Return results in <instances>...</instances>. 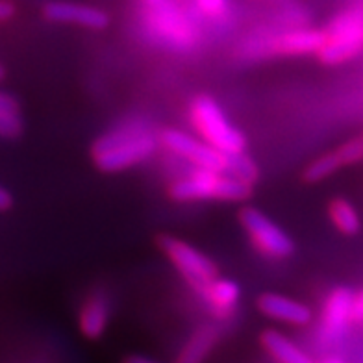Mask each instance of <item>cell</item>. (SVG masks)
<instances>
[{"label":"cell","mask_w":363,"mask_h":363,"mask_svg":"<svg viewBox=\"0 0 363 363\" xmlns=\"http://www.w3.org/2000/svg\"><path fill=\"white\" fill-rule=\"evenodd\" d=\"M160 134L145 119H128L91 145V160L101 172H123L148 162L160 148Z\"/></svg>","instance_id":"1"},{"label":"cell","mask_w":363,"mask_h":363,"mask_svg":"<svg viewBox=\"0 0 363 363\" xmlns=\"http://www.w3.org/2000/svg\"><path fill=\"white\" fill-rule=\"evenodd\" d=\"M160 143L171 154L191 163L193 167L226 172L249 184H256L259 178L258 165L247 154H226L202 141L199 135L195 138L178 128H165L160 132Z\"/></svg>","instance_id":"2"},{"label":"cell","mask_w":363,"mask_h":363,"mask_svg":"<svg viewBox=\"0 0 363 363\" xmlns=\"http://www.w3.org/2000/svg\"><path fill=\"white\" fill-rule=\"evenodd\" d=\"M254 193V184L230 177L226 172L193 167L186 177L177 178L167 187L172 202H243Z\"/></svg>","instance_id":"3"},{"label":"cell","mask_w":363,"mask_h":363,"mask_svg":"<svg viewBox=\"0 0 363 363\" xmlns=\"http://www.w3.org/2000/svg\"><path fill=\"white\" fill-rule=\"evenodd\" d=\"M187 119L196 135L226 154L247 152V138L226 119L225 110L210 95H196L187 106Z\"/></svg>","instance_id":"4"},{"label":"cell","mask_w":363,"mask_h":363,"mask_svg":"<svg viewBox=\"0 0 363 363\" xmlns=\"http://www.w3.org/2000/svg\"><path fill=\"white\" fill-rule=\"evenodd\" d=\"M363 52V8H350L335 15L323 30L317 60L325 65H341Z\"/></svg>","instance_id":"5"},{"label":"cell","mask_w":363,"mask_h":363,"mask_svg":"<svg viewBox=\"0 0 363 363\" xmlns=\"http://www.w3.org/2000/svg\"><path fill=\"white\" fill-rule=\"evenodd\" d=\"M158 247L193 291L201 293L213 278L219 277V267L216 262L184 239L174 235H160Z\"/></svg>","instance_id":"6"},{"label":"cell","mask_w":363,"mask_h":363,"mask_svg":"<svg viewBox=\"0 0 363 363\" xmlns=\"http://www.w3.org/2000/svg\"><path fill=\"white\" fill-rule=\"evenodd\" d=\"M239 225L245 230L252 249L265 258L286 259L295 252V243L286 230L254 206L241 208Z\"/></svg>","instance_id":"7"},{"label":"cell","mask_w":363,"mask_h":363,"mask_svg":"<svg viewBox=\"0 0 363 363\" xmlns=\"http://www.w3.org/2000/svg\"><path fill=\"white\" fill-rule=\"evenodd\" d=\"M247 45V57L315 56L323 45V30L293 28L267 39H250Z\"/></svg>","instance_id":"8"},{"label":"cell","mask_w":363,"mask_h":363,"mask_svg":"<svg viewBox=\"0 0 363 363\" xmlns=\"http://www.w3.org/2000/svg\"><path fill=\"white\" fill-rule=\"evenodd\" d=\"M148 26L158 35L163 45L178 50H187L199 41V30L182 13L178 8L162 0L158 4L148 6Z\"/></svg>","instance_id":"9"},{"label":"cell","mask_w":363,"mask_h":363,"mask_svg":"<svg viewBox=\"0 0 363 363\" xmlns=\"http://www.w3.org/2000/svg\"><path fill=\"white\" fill-rule=\"evenodd\" d=\"M354 304H356V295L349 287H334L326 295L320 311V340L325 343H334L340 340L347 326L354 320Z\"/></svg>","instance_id":"10"},{"label":"cell","mask_w":363,"mask_h":363,"mask_svg":"<svg viewBox=\"0 0 363 363\" xmlns=\"http://www.w3.org/2000/svg\"><path fill=\"white\" fill-rule=\"evenodd\" d=\"M45 19L52 23L74 24L80 28L101 32L110 26V15L96 6L80 4V2H67V0H52L43 6Z\"/></svg>","instance_id":"11"},{"label":"cell","mask_w":363,"mask_h":363,"mask_svg":"<svg viewBox=\"0 0 363 363\" xmlns=\"http://www.w3.org/2000/svg\"><path fill=\"white\" fill-rule=\"evenodd\" d=\"M259 313L269 319L287 323V325L306 326L313 319V311L304 302L295 301L291 296L280 295V293H262L256 301Z\"/></svg>","instance_id":"12"},{"label":"cell","mask_w":363,"mask_h":363,"mask_svg":"<svg viewBox=\"0 0 363 363\" xmlns=\"http://www.w3.org/2000/svg\"><path fill=\"white\" fill-rule=\"evenodd\" d=\"M111 315V302L106 291H95L87 296L78 313V328L86 340H101L108 330Z\"/></svg>","instance_id":"13"},{"label":"cell","mask_w":363,"mask_h":363,"mask_svg":"<svg viewBox=\"0 0 363 363\" xmlns=\"http://www.w3.org/2000/svg\"><path fill=\"white\" fill-rule=\"evenodd\" d=\"M199 295L204 298V302L208 304L216 319L225 320L232 317L239 301H241V287L230 278L217 277Z\"/></svg>","instance_id":"14"},{"label":"cell","mask_w":363,"mask_h":363,"mask_svg":"<svg viewBox=\"0 0 363 363\" xmlns=\"http://www.w3.org/2000/svg\"><path fill=\"white\" fill-rule=\"evenodd\" d=\"M219 337L220 332L216 325H210V323L201 325L184 343L174 363H204V359L210 356Z\"/></svg>","instance_id":"15"},{"label":"cell","mask_w":363,"mask_h":363,"mask_svg":"<svg viewBox=\"0 0 363 363\" xmlns=\"http://www.w3.org/2000/svg\"><path fill=\"white\" fill-rule=\"evenodd\" d=\"M259 343L265 349V352L271 356L277 363H313V359L308 356L298 345L287 340L286 335L278 330H265L259 335Z\"/></svg>","instance_id":"16"},{"label":"cell","mask_w":363,"mask_h":363,"mask_svg":"<svg viewBox=\"0 0 363 363\" xmlns=\"http://www.w3.org/2000/svg\"><path fill=\"white\" fill-rule=\"evenodd\" d=\"M330 223L343 235H356L362 230V217L356 206L343 196H334L326 206Z\"/></svg>","instance_id":"17"},{"label":"cell","mask_w":363,"mask_h":363,"mask_svg":"<svg viewBox=\"0 0 363 363\" xmlns=\"http://www.w3.org/2000/svg\"><path fill=\"white\" fill-rule=\"evenodd\" d=\"M340 169L341 165L337 158H335L334 150H330V152L323 154V156L308 163L306 169L302 171V180L306 182V184H319V182L335 174Z\"/></svg>","instance_id":"18"},{"label":"cell","mask_w":363,"mask_h":363,"mask_svg":"<svg viewBox=\"0 0 363 363\" xmlns=\"http://www.w3.org/2000/svg\"><path fill=\"white\" fill-rule=\"evenodd\" d=\"M334 154H335V158H337V162H340L341 169L356 165V163H362L363 162V134L356 135V138L341 143L340 147L334 148Z\"/></svg>","instance_id":"19"},{"label":"cell","mask_w":363,"mask_h":363,"mask_svg":"<svg viewBox=\"0 0 363 363\" xmlns=\"http://www.w3.org/2000/svg\"><path fill=\"white\" fill-rule=\"evenodd\" d=\"M24 134V121L21 113H0V138L19 139Z\"/></svg>","instance_id":"20"},{"label":"cell","mask_w":363,"mask_h":363,"mask_svg":"<svg viewBox=\"0 0 363 363\" xmlns=\"http://www.w3.org/2000/svg\"><path fill=\"white\" fill-rule=\"evenodd\" d=\"M199 10L206 15V17H211V19H217L226 11V4L228 0H195Z\"/></svg>","instance_id":"21"},{"label":"cell","mask_w":363,"mask_h":363,"mask_svg":"<svg viewBox=\"0 0 363 363\" xmlns=\"http://www.w3.org/2000/svg\"><path fill=\"white\" fill-rule=\"evenodd\" d=\"M0 113H21L19 101L6 91H0Z\"/></svg>","instance_id":"22"},{"label":"cell","mask_w":363,"mask_h":363,"mask_svg":"<svg viewBox=\"0 0 363 363\" xmlns=\"http://www.w3.org/2000/svg\"><path fill=\"white\" fill-rule=\"evenodd\" d=\"M13 208V195L4 186H0V211H8Z\"/></svg>","instance_id":"23"},{"label":"cell","mask_w":363,"mask_h":363,"mask_svg":"<svg viewBox=\"0 0 363 363\" xmlns=\"http://www.w3.org/2000/svg\"><path fill=\"white\" fill-rule=\"evenodd\" d=\"M354 320L363 323V291L356 295V304H354Z\"/></svg>","instance_id":"24"},{"label":"cell","mask_w":363,"mask_h":363,"mask_svg":"<svg viewBox=\"0 0 363 363\" xmlns=\"http://www.w3.org/2000/svg\"><path fill=\"white\" fill-rule=\"evenodd\" d=\"M13 13H15L13 6H11L10 2H4V0H0V21L10 19Z\"/></svg>","instance_id":"25"},{"label":"cell","mask_w":363,"mask_h":363,"mask_svg":"<svg viewBox=\"0 0 363 363\" xmlns=\"http://www.w3.org/2000/svg\"><path fill=\"white\" fill-rule=\"evenodd\" d=\"M123 363H158V362H154V359L147 358V356H139V354H132V356H128V358L123 359Z\"/></svg>","instance_id":"26"},{"label":"cell","mask_w":363,"mask_h":363,"mask_svg":"<svg viewBox=\"0 0 363 363\" xmlns=\"http://www.w3.org/2000/svg\"><path fill=\"white\" fill-rule=\"evenodd\" d=\"M320 363H345V362L341 358H337V356H332V358L323 359V362H320Z\"/></svg>","instance_id":"27"},{"label":"cell","mask_w":363,"mask_h":363,"mask_svg":"<svg viewBox=\"0 0 363 363\" xmlns=\"http://www.w3.org/2000/svg\"><path fill=\"white\" fill-rule=\"evenodd\" d=\"M4 77H6V69L0 65V80H4Z\"/></svg>","instance_id":"28"},{"label":"cell","mask_w":363,"mask_h":363,"mask_svg":"<svg viewBox=\"0 0 363 363\" xmlns=\"http://www.w3.org/2000/svg\"><path fill=\"white\" fill-rule=\"evenodd\" d=\"M148 6H152V4H158V2H162V0H145Z\"/></svg>","instance_id":"29"}]
</instances>
